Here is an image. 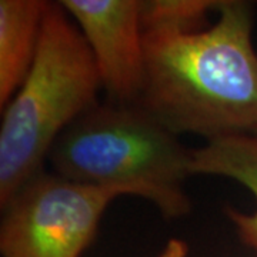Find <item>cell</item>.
<instances>
[{
    "instance_id": "obj_6",
    "label": "cell",
    "mask_w": 257,
    "mask_h": 257,
    "mask_svg": "<svg viewBox=\"0 0 257 257\" xmlns=\"http://www.w3.org/2000/svg\"><path fill=\"white\" fill-rule=\"evenodd\" d=\"M49 2L0 0V107L5 109L30 72Z\"/></svg>"
},
{
    "instance_id": "obj_2",
    "label": "cell",
    "mask_w": 257,
    "mask_h": 257,
    "mask_svg": "<svg viewBox=\"0 0 257 257\" xmlns=\"http://www.w3.org/2000/svg\"><path fill=\"white\" fill-rule=\"evenodd\" d=\"M49 160L56 175L143 197L166 219L192 209L184 183L193 176V149L139 104L94 106L59 136Z\"/></svg>"
},
{
    "instance_id": "obj_1",
    "label": "cell",
    "mask_w": 257,
    "mask_h": 257,
    "mask_svg": "<svg viewBox=\"0 0 257 257\" xmlns=\"http://www.w3.org/2000/svg\"><path fill=\"white\" fill-rule=\"evenodd\" d=\"M217 13L209 29L145 33L146 79L138 104L177 136H257L253 8L221 0Z\"/></svg>"
},
{
    "instance_id": "obj_4",
    "label": "cell",
    "mask_w": 257,
    "mask_h": 257,
    "mask_svg": "<svg viewBox=\"0 0 257 257\" xmlns=\"http://www.w3.org/2000/svg\"><path fill=\"white\" fill-rule=\"evenodd\" d=\"M117 194L40 173L3 207L2 257H80Z\"/></svg>"
},
{
    "instance_id": "obj_9",
    "label": "cell",
    "mask_w": 257,
    "mask_h": 257,
    "mask_svg": "<svg viewBox=\"0 0 257 257\" xmlns=\"http://www.w3.org/2000/svg\"><path fill=\"white\" fill-rule=\"evenodd\" d=\"M189 247L183 240L170 239L156 257H187Z\"/></svg>"
},
{
    "instance_id": "obj_7",
    "label": "cell",
    "mask_w": 257,
    "mask_h": 257,
    "mask_svg": "<svg viewBox=\"0 0 257 257\" xmlns=\"http://www.w3.org/2000/svg\"><path fill=\"white\" fill-rule=\"evenodd\" d=\"M192 173L233 179L253 193L257 204V136L214 139L200 149H193ZM226 214L237 229L241 241L257 254V209L254 213H243L229 207Z\"/></svg>"
},
{
    "instance_id": "obj_5",
    "label": "cell",
    "mask_w": 257,
    "mask_h": 257,
    "mask_svg": "<svg viewBox=\"0 0 257 257\" xmlns=\"http://www.w3.org/2000/svg\"><path fill=\"white\" fill-rule=\"evenodd\" d=\"M90 47L109 101L138 104L146 79L140 0H62Z\"/></svg>"
},
{
    "instance_id": "obj_8",
    "label": "cell",
    "mask_w": 257,
    "mask_h": 257,
    "mask_svg": "<svg viewBox=\"0 0 257 257\" xmlns=\"http://www.w3.org/2000/svg\"><path fill=\"white\" fill-rule=\"evenodd\" d=\"M221 0H147L140 5V22L146 32H194L207 13L219 10Z\"/></svg>"
},
{
    "instance_id": "obj_3",
    "label": "cell",
    "mask_w": 257,
    "mask_h": 257,
    "mask_svg": "<svg viewBox=\"0 0 257 257\" xmlns=\"http://www.w3.org/2000/svg\"><path fill=\"white\" fill-rule=\"evenodd\" d=\"M103 87L90 47L60 3H47L37 55L25 82L3 109L0 204L6 207L42 173L59 136L97 106Z\"/></svg>"
}]
</instances>
